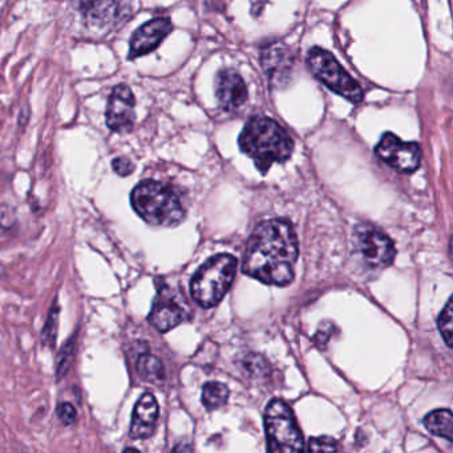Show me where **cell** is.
<instances>
[{
    "label": "cell",
    "mask_w": 453,
    "mask_h": 453,
    "mask_svg": "<svg viewBox=\"0 0 453 453\" xmlns=\"http://www.w3.org/2000/svg\"><path fill=\"white\" fill-rule=\"evenodd\" d=\"M298 240L290 222L269 219L249 238L242 270L266 285L286 286L294 280Z\"/></svg>",
    "instance_id": "1"
},
{
    "label": "cell",
    "mask_w": 453,
    "mask_h": 453,
    "mask_svg": "<svg viewBox=\"0 0 453 453\" xmlns=\"http://www.w3.org/2000/svg\"><path fill=\"white\" fill-rule=\"evenodd\" d=\"M238 144L264 174L274 164L288 161L294 150L290 134L277 121L269 118L250 119L243 127Z\"/></svg>",
    "instance_id": "2"
},
{
    "label": "cell",
    "mask_w": 453,
    "mask_h": 453,
    "mask_svg": "<svg viewBox=\"0 0 453 453\" xmlns=\"http://www.w3.org/2000/svg\"><path fill=\"white\" fill-rule=\"evenodd\" d=\"M131 203L134 211L152 226H177L185 219L179 196L163 182L153 180L140 182L132 190Z\"/></svg>",
    "instance_id": "3"
},
{
    "label": "cell",
    "mask_w": 453,
    "mask_h": 453,
    "mask_svg": "<svg viewBox=\"0 0 453 453\" xmlns=\"http://www.w3.org/2000/svg\"><path fill=\"white\" fill-rule=\"evenodd\" d=\"M237 266V259L230 254L211 257L192 278L190 291L193 299L203 309L219 304L232 286Z\"/></svg>",
    "instance_id": "4"
},
{
    "label": "cell",
    "mask_w": 453,
    "mask_h": 453,
    "mask_svg": "<svg viewBox=\"0 0 453 453\" xmlns=\"http://www.w3.org/2000/svg\"><path fill=\"white\" fill-rule=\"evenodd\" d=\"M267 449L270 452H301L304 449L301 429L290 407L282 400H273L265 411Z\"/></svg>",
    "instance_id": "5"
},
{
    "label": "cell",
    "mask_w": 453,
    "mask_h": 453,
    "mask_svg": "<svg viewBox=\"0 0 453 453\" xmlns=\"http://www.w3.org/2000/svg\"><path fill=\"white\" fill-rule=\"evenodd\" d=\"M307 65L312 75L326 84L331 91L355 104L362 102L365 97L362 87L344 71L330 52L319 47H312L307 57Z\"/></svg>",
    "instance_id": "6"
},
{
    "label": "cell",
    "mask_w": 453,
    "mask_h": 453,
    "mask_svg": "<svg viewBox=\"0 0 453 453\" xmlns=\"http://www.w3.org/2000/svg\"><path fill=\"white\" fill-rule=\"evenodd\" d=\"M375 153L381 161L402 173H412L420 165V147L416 142H402L392 134H383Z\"/></svg>",
    "instance_id": "7"
},
{
    "label": "cell",
    "mask_w": 453,
    "mask_h": 453,
    "mask_svg": "<svg viewBox=\"0 0 453 453\" xmlns=\"http://www.w3.org/2000/svg\"><path fill=\"white\" fill-rule=\"evenodd\" d=\"M357 250L370 266L386 267L392 264L396 250L394 243L380 230L371 226L357 227Z\"/></svg>",
    "instance_id": "8"
},
{
    "label": "cell",
    "mask_w": 453,
    "mask_h": 453,
    "mask_svg": "<svg viewBox=\"0 0 453 453\" xmlns=\"http://www.w3.org/2000/svg\"><path fill=\"white\" fill-rule=\"evenodd\" d=\"M134 92L128 86H118L113 88L108 100L107 112V127L113 132L119 134H127L131 132L134 124Z\"/></svg>",
    "instance_id": "9"
},
{
    "label": "cell",
    "mask_w": 453,
    "mask_h": 453,
    "mask_svg": "<svg viewBox=\"0 0 453 453\" xmlns=\"http://www.w3.org/2000/svg\"><path fill=\"white\" fill-rule=\"evenodd\" d=\"M172 30L173 26L168 18H156L142 25L132 36L129 43V59H137L155 51Z\"/></svg>",
    "instance_id": "10"
},
{
    "label": "cell",
    "mask_w": 453,
    "mask_h": 453,
    "mask_svg": "<svg viewBox=\"0 0 453 453\" xmlns=\"http://www.w3.org/2000/svg\"><path fill=\"white\" fill-rule=\"evenodd\" d=\"M216 97L219 107L226 112L238 110L248 100V87L234 70H222L216 78Z\"/></svg>",
    "instance_id": "11"
},
{
    "label": "cell",
    "mask_w": 453,
    "mask_h": 453,
    "mask_svg": "<svg viewBox=\"0 0 453 453\" xmlns=\"http://www.w3.org/2000/svg\"><path fill=\"white\" fill-rule=\"evenodd\" d=\"M158 418V403L152 394H144L134 408L129 434L132 439L142 440L152 436Z\"/></svg>",
    "instance_id": "12"
},
{
    "label": "cell",
    "mask_w": 453,
    "mask_h": 453,
    "mask_svg": "<svg viewBox=\"0 0 453 453\" xmlns=\"http://www.w3.org/2000/svg\"><path fill=\"white\" fill-rule=\"evenodd\" d=\"M187 311L184 307L174 301L173 298H158L153 304L150 314V322L160 333H166L177 327L180 323L187 319Z\"/></svg>",
    "instance_id": "13"
},
{
    "label": "cell",
    "mask_w": 453,
    "mask_h": 453,
    "mask_svg": "<svg viewBox=\"0 0 453 453\" xmlns=\"http://www.w3.org/2000/svg\"><path fill=\"white\" fill-rule=\"evenodd\" d=\"M262 63L272 81H282L291 70V55L283 44L275 43L265 50Z\"/></svg>",
    "instance_id": "14"
},
{
    "label": "cell",
    "mask_w": 453,
    "mask_h": 453,
    "mask_svg": "<svg viewBox=\"0 0 453 453\" xmlns=\"http://www.w3.org/2000/svg\"><path fill=\"white\" fill-rule=\"evenodd\" d=\"M83 14L100 25L116 22L120 18L121 0H81Z\"/></svg>",
    "instance_id": "15"
},
{
    "label": "cell",
    "mask_w": 453,
    "mask_h": 453,
    "mask_svg": "<svg viewBox=\"0 0 453 453\" xmlns=\"http://www.w3.org/2000/svg\"><path fill=\"white\" fill-rule=\"evenodd\" d=\"M424 426L431 434L444 437L448 441L453 440V418L449 410H437L428 413L424 418Z\"/></svg>",
    "instance_id": "16"
},
{
    "label": "cell",
    "mask_w": 453,
    "mask_h": 453,
    "mask_svg": "<svg viewBox=\"0 0 453 453\" xmlns=\"http://www.w3.org/2000/svg\"><path fill=\"white\" fill-rule=\"evenodd\" d=\"M229 399V389L219 381H209L203 386V403L206 410L216 411L224 407Z\"/></svg>",
    "instance_id": "17"
},
{
    "label": "cell",
    "mask_w": 453,
    "mask_h": 453,
    "mask_svg": "<svg viewBox=\"0 0 453 453\" xmlns=\"http://www.w3.org/2000/svg\"><path fill=\"white\" fill-rule=\"evenodd\" d=\"M137 371L145 380L156 381L164 379V365L155 355L142 354L137 359Z\"/></svg>",
    "instance_id": "18"
},
{
    "label": "cell",
    "mask_w": 453,
    "mask_h": 453,
    "mask_svg": "<svg viewBox=\"0 0 453 453\" xmlns=\"http://www.w3.org/2000/svg\"><path fill=\"white\" fill-rule=\"evenodd\" d=\"M76 338L75 335L73 338H70V341L63 346V349H60L59 354H58L57 359V378L58 380H62L63 376L67 375L68 371H70L71 365L73 363V357H75V343Z\"/></svg>",
    "instance_id": "19"
},
{
    "label": "cell",
    "mask_w": 453,
    "mask_h": 453,
    "mask_svg": "<svg viewBox=\"0 0 453 453\" xmlns=\"http://www.w3.org/2000/svg\"><path fill=\"white\" fill-rule=\"evenodd\" d=\"M452 299L447 302L444 310L440 314L439 320H437V326H439L440 333H441L442 338H444L445 343L448 347L453 346V312H452Z\"/></svg>",
    "instance_id": "20"
},
{
    "label": "cell",
    "mask_w": 453,
    "mask_h": 453,
    "mask_svg": "<svg viewBox=\"0 0 453 453\" xmlns=\"http://www.w3.org/2000/svg\"><path fill=\"white\" fill-rule=\"evenodd\" d=\"M59 306H58L57 302H54V306H52L51 311H50L49 318H47L46 326H44L43 328V342L44 344H47V346L50 347V349H54L55 344H57L58 325H59Z\"/></svg>",
    "instance_id": "21"
},
{
    "label": "cell",
    "mask_w": 453,
    "mask_h": 453,
    "mask_svg": "<svg viewBox=\"0 0 453 453\" xmlns=\"http://www.w3.org/2000/svg\"><path fill=\"white\" fill-rule=\"evenodd\" d=\"M307 450H310V452H335V450H338V444L331 437L322 436L315 437V439L312 437V439H310Z\"/></svg>",
    "instance_id": "22"
},
{
    "label": "cell",
    "mask_w": 453,
    "mask_h": 453,
    "mask_svg": "<svg viewBox=\"0 0 453 453\" xmlns=\"http://www.w3.org/2000/svg\"><path fill=\"white\" fill-rule=\"evenodd\" d=\"M57 413L58 418L65 426H73L78 418L76 408L71 403H62V404L58 405Z\"/></svg>",
    "instance_id": "23"
},
{
    "label": "cell",
    "mask_w": 453,
    "mask_h": 453,
    "mask_svg": "<svg viewBox=\"0 0 453 453\" xmlns=\"http://www.w3.org/2000/svg\"><path fill=\"white\" fill-rule=\"evenodd\" d=\"M112 168L119 176L127 177L134 173V164L132 163L129 158L116 157L115 160L112 161Z\"/></svg>",
    "instance_id": "24"
},
{
    "label": "cell",
    "mask_w": 453,
    "mask_h": 453,
    "mask_svg": "<svg viewBox=\"0 0 453 453\" xmlns=\"http://www.w3.org/2000/svg\"><path fill=\"white\" fill-rule=\"evenodd\" d=\"M12 211L9 206H0V226L12 227Z\"/></svg>",
    "instance_id": "25"
}]
</instances>
